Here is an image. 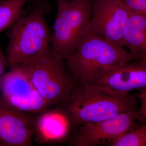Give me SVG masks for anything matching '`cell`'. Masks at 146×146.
<instances>
[{"instance_id": "cell-18", "label": "cell", "mask_w": 146, "mask_h": 146, "mask_svg": "<svg viewBox=\"0 0 146 146\" xmlns=\"http://www.w3.org/2000/svg\"><path fill=\"white\" fill-rule=\"evenodd\" d=\"M71 1L72 0H57L58 3H66Z\"/></svg>"}, {"instance_id": "cell-5", "label": "cell", "mask_w": 146, "mask_h": 146, "mask_svg": "<svg viewBox=\"0 0 146 146\" xmlns=\"http://www.w3.org/2000/svg\"><path fill=\"white\" fill-rule=\"evenodd\" d=\"M58 7L51 42L55 53L65 60L91 33V0H72Z\"/></svg>"}, {"instance_id": "cell-19", "label": "cell", "mask_w": 146, "mask_h": 146, "mask_svg": "<svg viewBox=\"0 0 146 146\" xmlns=\"http://www.w3.org/2000/svg\"><path fill=\"white\" fill-rule=\"evenodd\" d=\"M0 146H1V145H0Z\"/></svg>"}, {"instance_id": "cell-10", "label": "cell", "mask_w": 146, "mask_h": 146, "mask_svg": "<svg viewBox=\"0 0 146 146\" xmlns=\"http://www.w3.org/2000/svg\"><path fill=\"white\" fill-rule=\"evenodd\" d=\"M72 127L66 110H47L36 115L33 137L39 144L58 143L68 137Z\"/></svg>"}, {"instance_id": "cell-8", "label": "cell", "mask_w": 146, "mask_h": 146, "mask_svg": "<svg viewBox=\"0 0 146 146\" xmlns=\"http://www.w3.org/2000/svg\"><path fill=\"white\" fill-rule=\"evenodd\" d=\"M138 118V110L96 122L83 124L78 127L73 144L77 146H111L115 140L130 131Z\"/></svg>"}, {"instance_id": "cell-11", "label": "cell", "mask_w": 146, "mask_h": 146, "mask_svg": "<svg viewBox=\"0 0 146 146\" xmlns=\"http://www.w3.org/2000/svg\"><path fill=\"white\" fill-rule=\"evenodd\" d=\"M128 62L97 80L94 84L122 92L146 87V60Z\"/></svg>"}, {"instance_id": "cell-15", "label": "cell", "mask_w": 146, "mask_h": 146, "mask_svg": "<svg viewBox=\"0 0 146 146\" xmlns=\"http://www.w3.org/2000/svg\"><path fill=\"white\" fill-rule=\"evenodd\" d=\"M132 12L146 18V0H121Z\"/></svg>"}, {"instance_id": "cell-4", "label": "cell", "mask_w": 146, "mask_h": 146, "mask_svg": "<svg viewBox=\"0 0 146 146\" xmlns=\"http://www.w3.org/2000/svg\"><path fill=\"white\" fill-rule=\"evenodd\" d=\"M64 59L50 47L42 54L21 66L30 81L50 106L68 102L75 86Z\"/></svg>"}, {"instance_id": "cell-13", "label": "cell", "mask_w": 146, "mask_h": 146, "mask_svg": "<svg viewBox=\"0 0 146 146\" xmlns=\"http://www.w3.org/2000/svg\"><path fill=\"white\" fill-rule=\"evenodd\" d=\"M27 0L0 1V34L13 26L21 16Z\"/></svg>"}, {"instance_id": "cell-3", "label": "cell", "mask_w": 146, "mask_h": 146, "mask_svg": "<svg viewBox=\"0 0 146 146\" xmlns=\"http://www.w3.org/2000/svg\"><path fill=\"white\" fill-rule=\"evenodd\" d=\"M65 60L73 78L80 84L94 83L131 61L130 54L125 48L92 33Z\"/></svg>"}, {"instance_id": "cell-2", "label": "cell", "mask_w": 146, "mask_h": 146, "mask_svg": "<svg viewBox=\"0 0 146 146\" xmlns=\"http://www.w3.org/2000/svg\"><path fill=\"white\" fill-rule=\"evenodd\" d=\"M27 5L12 27L7 50L10 70L21 67L50 47L51 36L45 19L50 9L49 0H27Z\"/></svg>"}, {"instance_id": "cell-17", "label": "cell", "mask_w": 146, "mask_h": 146, "mask_svg": "<svg viewBox=\"0 0 146 146\" xmlns=\"http://www.w3.org/2000/svg\"><path fill=\"white\" fill-rule=\"evenodd\" d=\"M7 64V60L0 50V78L3 75L6 66Z\"/></svg>"}, {"instance_id": "cell-16", "label": "cell", "mask_w": 146, "mask_h": 146, "mask_svg": "<svg viewBox=\"0 0 146 146\" xmlns=\"http://www.w3.org/2000/svg\"><path fill=\"white\" fill-rule=\"evenodd\" d=\"M141 105L138 109L139 118L140 120L146 119V87L142 89L139 95Z\"/></svg>"}, {"instance_id": "cell-9", "label": "cell", "mask_w": 146, "mask_h": 146, "mask_svg": "<svg viewBox=\"0 0 146 146\" xmlns=\"http://www.w3.org/2000/svg\"><path fill=\"white\" fill-rule=\"evenodd\" d=\"M36 116L18 111L0 99L1 146H31Z\"/></svg>"}, {"instance_id": "cell-1", "label": "cell", "mask_w": 146, "mask_h": 146, "mask_svg": "<svg viewBox=\"0 0 146 146\" xmlns=\"http://www.w3.org/2000/svg\"><path fill=\"white\" fill-rule=\"evenodd\" d=\"M73 127L96 122L138 110L135 98L128 92L94 83H79L66 104Z\"/></svg>"}, {"instance_id": "cell-14", "label": "cell", "mask_w": 146, "mask_h": 146, "mask_svg": "<svg viewBox=\"0 0 146 146\" xmlns=\"http://www.w3.org/2000/svg\"><path fill=\"white\" fill-rule=\"evenodd\" d=\"M112 146H146V124L115 140Z\"/></svg>"}, {"instance_id": "cell-12", "label": "cell", "mask_w": 146, "mask_h": 146, "mask_svg": "<svg viewBox=\"0 0 146 146\" xmlns=\"http://www.w3.org/2000/svg\"><path fill=\"white\" fill-rule=\"evenodd\" d=\"M123 39L131 61L146 60V18L132 11L124 30Z\"/></svg>"}, {"instance_id": "cell-6", "label": "cell", "mask_w": 146, "mask_h": 146, "mask_svg": "<svg viewBox=\"0 0 146 146\" xmlns=\"http://www.w3.org/2000/svg\"><path fill=\"white\" fill-rule=\"evenodd\" d=\"M0 99L20 112L37 115L50 105L30 81L21 67L12 70L0 78Z\"/></svg>"}, {"instance_id": "cell-7", "label": "cell", "mask_w": 146, "mask_h": 146, "mask_svg": "<svg viewBox=\"0 0 146 146\" xmlns=\"http://www.w3.org/2000/svg\"><path fill=\"white\" fill-rule=\"evenodd\" d=\"M131 13L121 0H91V33L125 48L123 33Z\"/></svg>"}]
</instances>
